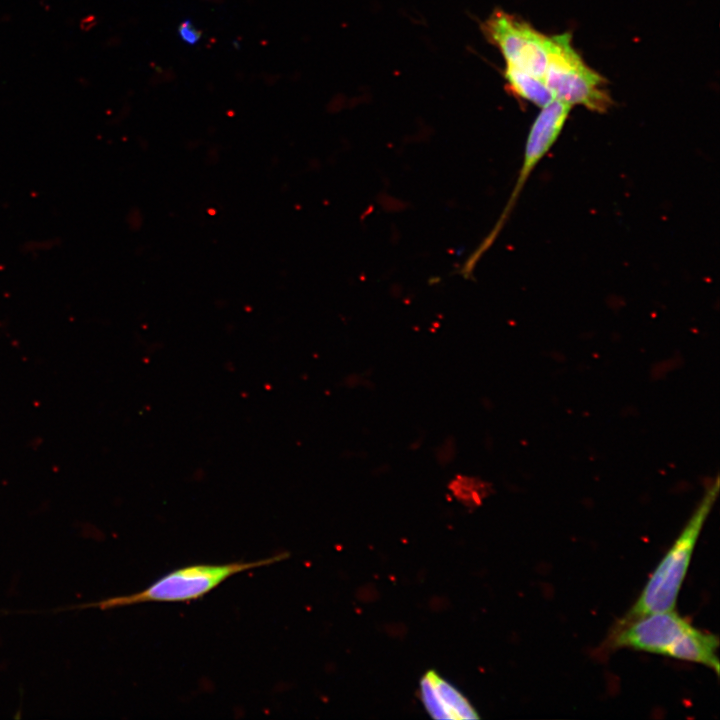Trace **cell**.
I'll use <instances>...</instances> for the list:
<instances>
[{
  "instance_id": "3",
  "label": "cell",
  "mask_w": 720,
  "mask_h": 720,
  "mask_svg": "<svg viewBox=\"0 0 720 720\" xmlns=\"http://www.w3.org/2000/svg\"><path fill=\"white\" fill-rule=\"evenodd\" d=\"M543 80L554 99L571 107L581 105L593 112L604 113L613 105L606 79L575 51L570 33L548 37Z\"/></svg>"
},
{
  "instance_id": "2",
  "label": "cell",
  "mask_w": 720,
  "mask_h": 720,
  "mask_svg": "<svg viewBox=\"0 0 720 720\" xmlns=\"http://www.w3.org/2000/svg\"><path fill=\"white\" fill-rule=\"evenodd\" d=\"M289 554L279 553L256 561H235L225 564H195L173 570L142 591L103 599L97 603L74 606L98 607L101 610L147 602H187L208 594L235 574L285 560Z\"/></svg>"
},
{
  "instance_id": "7",
  "label": "cell",
  "mask_w": 720,
  "mask_h": 720,
  "mask_svg": "<svg viewBox=\"0 0 720 720\" xmlns=\"http://www.w3.org/2000/svg\"><path fill=\"white\" fill-rule=\"evenodd\" d=\"M420 695L426 711L434 719L479 718L468 699L433 670L426 672L422 677Z\"/></svg>"
},
{
  "instance_id": "10",
  "label": "cell",
  "mask_w": 720,
  "mask_h": 720,
  "mask_svg": "<svg viewBox=\"0 0 720 720\" xmlns=\"http://www.w3.org/2000/svg\"><path fill=\"white\" fill-rule=\"evenodd\" d=\"M450 490L459 501L470 506L479 504L485 495L482 482L468 476H457L450 483Z\"/></svg>"
},
{
  "instance_id": "8",
  "label": "cell",
  "mask_w": 720,
  "mask_h": 720,
  "mask_svg": "<svg viewBox=\"0 0 720 720\" xmlns=\"http://www.w3.org/2000/svg\"><path fill=\"white\" fill-rule=\"evenodd\" d=\"M719 638L691 626L672 646L668 657L702 664L719 674Z\"/></svg>"
},
{
  "instance_id": "4",
  "label": "cell",
  "mask_w": 720,
  "mask_h": 720,
  "mask_svg": "<svg viewBox=\"0 0 720 720\" xmlns=\"http://www.w3.org/2000/svg\"><path fill=\"white\" fill-rule=\"evenodd\" d=\"M481 29L487 41L500 50L506 64L543 79L548 36L519 16L498 9L482 23Z\"/></svg>"
},
{
  "instance_id": "9",
  "label": "cell",
  "mask_w": 720,
  "mask_h": 720,
  "mask_svg": "<svg viewBox=\"0 0 720 720\" xmlns=\"http://www.w3.org/2000/svg\"><path fill=\"white\" fill-rule=\"evenodd\" d=\"M504 78L513 96L539 107L550 103L554 97L544 80L516 67L506 64Z\"/></svg>"
},
{
  "instance_id": "1",
  "label": "cell",
  "mask_w": 720,
  "mask_h": 720,
  "mask_svg": "<svg viewBox=\"0 0 720 720\" xmlns=\"http://www.w3.org/2000/svg\"><path fill=\"white\" fill-rule=\"evenodd\" d=\"M719 477L711 481L677 539L652 573L640 596L618 622L674 610L703 525L719 494Z\"/></svg>"
},
{
  "instance_id": "5",
  "label": "cell",
  "mask_w": 720,
  "mask_h": 720,
  "mask_svg": "<svg viewBox=\"0 0 720 720\" xmlns=\"http://www.w3.org/2000/svg\"><path fill=\"white\" fill-rule=\"evenodd\" d=\"M570 109V105L557 99L542 107L528 133L521 169L511 196L491 232L471 254L474 261L480 260L498 237L529 176L560 136Z\"/></svg>"
},
{
  "instance_id": "6",
  "label": "cell",
  "mask_w": 720,
  "mask_h": 720,
  "mask_svg": "<svg viewBox=\"0 0 720 720\" xmlns=\"http://www.w3.org/2000/svg\"><path fill=\"white\" fill-rule=\"evenodd\" d=\"M674 610L651 613L628 622H617L604 641L606 652L619 648L668 655L675 642L691 627Z\"/></svg>"
},
{
  "instance_id": "11",
  "label": "cell",
  "mask_w": 720,
  "mask_h": 720,
  "mask_svg": "<svg viewBox=\"0 0 720 720\" xmlns=\"http://www.w3.org/2000/svg\"><path fill=\"white\" fill-rule=\"evenodd\" d=\"M177 30L179 38L187 45L194 46L201 38V32L190 20L181 22Z\"/></svg>"
}]
</instances>
